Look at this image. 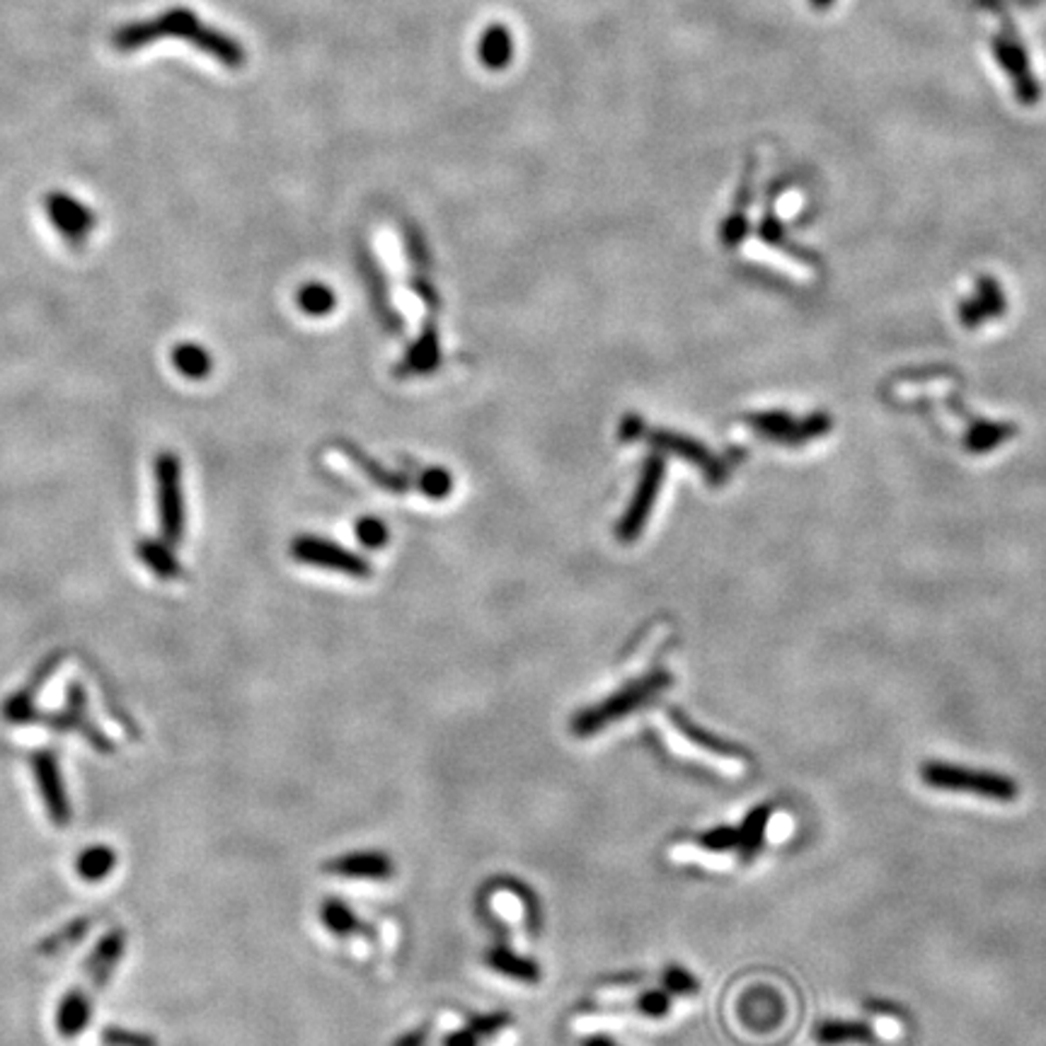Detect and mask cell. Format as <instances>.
<instances>
[{"mask_svg":"<svg viewBox=\"0 0 1046 1046\" xmlns=\"http://www.w3.org/2000/svg\"><path fill=\"white\" fill-rule=\"evenodd\" d=\"M667 737L676 754H685L695 761L703 758L729 773L739 770L741 763L746 761L744 754H739L737 749L722 744V741L713 739L710 734H703L701 729H695L681 713H671L667 717Z\"/></svg>","mask_w":1046,"mask_h":1046,"instance_id":"cell-4","label":"cell"},{"mask_svg":"<svg viewBox=\"0 0 1046 1046\" xmlns=\"http://www.w3.org/2000/svg\"><path fill=\"white\" fill-rule=\"evenodd\" d=\"M117 863H119V855L114 848L102 846V843L90 846L75 858V875H78L83 881H87V885H97V881H102L112 875Z\"/></svg>","mask_w":1046,"mask_h":1046,"instance_id":"cell-16","label":"cell"},{"mask_svg":"<svg viewBox=\"0 0 1046 1046\" xmlns=\"http://www.w3.org/2000/svg\"><path fill=\"white\" fill-rule=\"evenodd\" d=\"M156 487H158V514L160 536L172 548L184 536V492H182V465L174 453H160L156 458Z\"/></svg>","mask_w":1046,"mask_h":1046,"instance_id":"cell-5","label":"cell"},{"mask_svg":"<svg viewBox=\"0 0 1046 1046\" xmlns=\"http://www.w3.org/2000/svg\"><path fill=\"white\" fill-rule=\"evenodd\" d=\"M44 206H47L51 226L57 228V233L73 247L83 245L97 223L93 209H87L83 202L65 192H49L47 199H44Z\"/></svg>","mask_w":1046,"mask_h":1046,"instance_id":"cell-9","label":"cell"},{"mask_svg":"<svg viewBox=\"0 0 1046 1046\" xmlns=\"http://www.w3.org/2000/svg\"><path fill=\"white\" fill-rule=\"evenodd\" d=\"M487 964L492 966L497 974L514 981H523V984H536V981H540V969L533 964L531 959L514 954L504 945H497L487 952Z\"/></svg>","mask_w":1046,"mask_h":1046,"instance_id":"cell-18","label":"cell"},{"mask_svg":"<svg viewBox=\"0 0 1046 1046\" xmlns=\"http://www.w3.org/2000/svg\"><path fill=\"white\" fill-rule=\"evenodd\" d=\"M170 362H172L174 370H178L180 376L190 378V380H204V378H209L211 370H214V358H211V354L206 352V349H204L202 344H196V342H180V344H174V346H172V354H170Z\"/></svg>","mask_w":1046,"mask_h":1046,"instance_id":"cell-17","label":"cell"},{"mask_svg":"<svg viewBox=\"0 0 1046 1046\" xmlns=\"http://www.w3.org/2000/svg\"><path fill=\"white\" fill-rule=\"evenodd\" d=\"M695 850H701V853H707V855L737 853L741 858L739 826H725V828H715V831H707L695 841Z\"/></svg>","mask_w":1046,"mask_h":1046,"instance_id":"cell-22","label":"cell"},{"mask_svg":"<svg viewBox=\"0 0 1046 1046\" xmlns=\"http://www.w3.org/2000/svg\"><path fill=\"white\" fill-rule=\"evenodd\" d=\"M325 872L342 879L386 881L392 875V860L384 853H349L330 860Z\"/></svg>","mask_w":1046,"mask_h":1046,"instance_id":"cell-11","label":"cell"},{"mask_svg":"<svg viewBox=\"0 0 1046 1046\" xmlns=\"http://www.w3.org/2000/svg\"><path fill=\"white\" fill-rule=\"evenodd\" d=\"M35 725H47L53 732L61 734H78L85 739L93 749L102 751V754H112L114 744L109 741V737L102 732L90 719V710H87V693L81 683H71L69 691H65V703L61 710L35 717Z\"/></svg>","mask_w":1046,"mask_h":1046,"instance_id":"cell-6","label":"cell"},{"mask_svg":"<svg viewBox=\"0 0 1046 1046\" xmlns=\"http://www.w3.org/2000/svg\"><path fill=\"white\" fill-rule=\"evenodd\" d=\"M511 1027V1015L507 1012H487L477 1015L461 1030L449 1034L443 1046H489Z\"/></svg>","mask_w":1046,"mask_h":1046,"instance_id":"cell-12","label":"cell"},{"mask_svg":"<svg viewBox=\"0 0 1046 1046\" xmlns=\"http://www.w3.org/2000/svg\"><path fill=\"white\" fill-rule=\"evenodd\" d=\"M770 822V806H758V810L749 812V816L741 822L739 831H741V860H751L758 855V850L763 846V838H766V828Z\"/></svg>","mask_w":1046,"mask_h":1046,"instance_id":"cell-21","label":"cell"},{"mask_svg":"<svg viewBox=\"0 0 1046 1046\" xmlns=\"http://www.w3.org/2000/svg\"><path fill=\"white\" fill-rule=\"evenodd\" d=\"M299 303L305 313L323 315L332 308V293L320 287V283H308V287L301 289Z\"/></svg>","mask_w":1046,"mask_h":1046,"instance_id":"cell-25","label":"cell"},{"mask_svg":"<svg viewBox=\"0 0 1046 1046\" xmlns=\"http://www.w3.org/2000/svg\"><path fill=\"white\" fill-rule=\"evenodd\" d=\"M102 1046H158V1039L148 1032H138V1030H124L117 1027V1024H109V1027L102 1030L100 1037Z\"/></svg>","mask_w":1046,"mask_h":1046,"instance_id":"cell-24","label":"cell"},{"mask_svg":"<svg viewBox=\"0 0 1046 1046\" xmlns=\"http://www.w3.org/2000/svg\"><path fill=\"white\" fill-rule=\"evenodd\" d=\"M59 664H61L59 657H49V659L44 661L41 667L35 671V676H32L25 689L8 697V701L3 703V707H0V715H3L5 722L15 725V727L35 725V717L39 715L37 705H35V697H37V693L44 689V683L49 681V676H51L53 671H57Z\"/></svg>","mask_w":1046,"mask_h":1046,"instance_id":"cell-10","label":"cell"},{"mask_svg":"<svg viewBox=\"0 0 1046 1046\" xmlns=\"http://www.w3.org/2000/svg\"><path fill=\"white\" fill-rule=\"evenodd\" d=\"M921 780L933 790L966 792L976 794L981 800L1000 804L1015 802L1020 798V784L1010 776H1002V773L996 770L959 766V763L947 761H925L921 766Z\"/></svg>","mask_w":1046,"mask_h":1046,"instance_id":"cell-2","label":"cell"},{"mask_svg":"<svg viewBox=\"0 0 1046 1046\" xmlns=\"http://www.w3.org/2000/svg\"><path fill=\"white\" fill-rule=\"evenodd\" d=\"M32 776L37 782L39 800L44 804L49 822L59 828H65L73 822V806L69 800V790H65V780L61 773V761L53 749L32 751L29 756Z\"/></svg>","mask_w":1046,"mask_h":1046,"instance_id":"cell-7","label":"cell"},{"mask_svg":"<svg viewBox=\"0 0 1046 1046\" xmlns=\"http://www.w3.org/2000/svg\"><path fill=\"white\" fill-rule=\"evenodd\" d=\"M126 954V933L122 928L107 931L100 942L93 947L83 964V978L59 1002L57 1010V1032L63 1039H75L85 1032L93 1018L95 998L102 994L109 978L122 964Z\"/></svg>","mask_w":1046,"mask_h":1046,"instance_id":"cell-1","label":"cell"},{"mask_svg":"<svg viewBox=\"0 0 1046 1046\" xmlns=\"http://www.w3.org/2000/svg\"><path fill=\"white\" fill-rule=\"evenodd\" d=\"M479 61L487 65L489 71H501L511 63V57H514V41H511V35L507 27L492 25L489 27L483 39H479Z\"/></svg>","mask_w":1046,"mask_h":1046,"instance_id":"cell-19","label":"cell"},{"mask_svg":"<svg viewBox=\"0 0 1046 1046\" xmlns=\"http://www.w3.org/2000/svg\"><path fill=\"white\" fill-rule=\"evenodd\" d=\"M199 17L192 13L190 8H172L166 13L146 20V22H131L122 29L114 32L112 44L119 51H138L148 47V44L158 41L162 37H184L187 39L199 25Z\"/></svg>","mask_w":1046,"mask_h":1046,"instance_id":"cell-8","label":"cell"},{"mask_svg":"<svg viewBox=\"0 0 1046 1046\" xmlns=\"http://www.w3.org/2000/svg\"><path fill=\"white\" fill-rule=\"evenodd\" d=\"M320 921L327 928V933H332L337 937H356L362 933V921L356 919L354 911L346 907V903L337 901V899H327L320 909Z\"/></svg>","mask_w":1046,"mask_h":1046,"instance_id":"cell-20","label":"cell"},{"mask_svg":"<svg viewBox=\"0 0 1046 1046\" xmlns=\"http://www.w3.org/2000/svg\"><path fill=\"white\" fill-rule=\"evenodd\" d=\"M136 555H138V560L144 562L153 574L160 576V580L172 582V580H180V576H182V564L178 560V555H174L172 545L166 543V540H153V538L138 540L136 543Z\"/></svg>","mask_w":1046,"mask_h":1046,"instance_id":"cell-15","label":"cell"},{"mask_svg":"<svg viewBox=\"0 0 1046 1046\" xmlns=\"http://www.w3.org/2000/svg\"><path fill=\"white\" fill-rule=\"evenodd\" d=\"M87 931H90V921H87V919H78V921L69 923L63 931H59L57 935H51L49 940L41 945V954H59V952L71 950L75 942L83 940Z\"/></svg>","mask_w":1046,"mask_h":1046,"instance_id":"cell-23","label":"cell"},{"mask_svg":"<svg viewBox=\"0 0 1046 1046\" xmlns=\"http://www.w3.org/2000/svg\"><path fill=\"white\" fill-rule=\"evenodd\" d=\"M669 685H671V679L667 673H654L649 679L630 685V689L620 691L616 695H610L606 703H598L576 715L572 719V732L576 737H592L596 732H601V729L610 727L613 722H618V719L630 715L632 710H637V707L649 703L657 693L667 691Z\"/></svg>","mask_w":1046,"mask_h":1046,"instance_id":"cell-3","label":"cell"},{"mask_svg":"<svg viewBox=\"0 0 1046 1046\" xmlns=\"http://www.w3.org/2000/svg\"><path fill=\"white\" fill-rule=\"evenodd\" d=\"M582 1046H618V1044H613L606 1037H592V1039H586Z\"/></svg>","mask_w":1046,"mask_h":1046,"instance_id":"cell-26","label":"cell"},{"mask_svg":"<svg viewBox=\"0 0 1046 1046\" xmlns=\"http://www.w3.org/2000/svg\"><path fill=\"white\" fill-rule=\"evenodd\" d=\"M812 1039L819 1046L867 1044L875 1039V1030L869 1022L860 1020H824L814 1027Z\"/></svg>","mask_w":1046,"mask_h":1046,"instance_id":"cell-14","label":"cell"},{"mask_svg":"<svg viewBox=\"0 0 1046 1046\" xmlns=\"http://www.w3.org/2000/svg\"><path fill=\"white\" fill-rule=\"evenodd\" d=\"M187 41H192L194 47L202 49L204 53H209V57H214L218 63L228 65V69H240V65H245V49L240 47L233 37L223 35L221 29L206 27L199 22L196 29L187 37Z\"/></svg>","mask_w":1046,"mask_h":1046,"instance_id":"cell-13","label":"cell"}]
</instances>
